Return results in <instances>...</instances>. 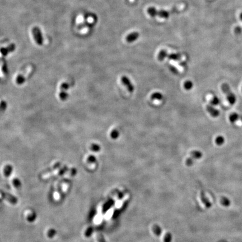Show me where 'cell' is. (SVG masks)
Instances as JSON below:
<instances>
[{
	"label": "cell",
	"instance_id": "6da1fadb",
	"mask_svg": "<svg viewBox=\"0 0 242 242\" xmlns=\"http://www.w3.org/2000/svg\"><path fill=\"white\" fill-rule=\"evenodd\" d=\"M222 90L224 91V93L227 95V96L228 98V100H229V102L230 104H234V103L236 102V96H234V95L232 93V91H230V89L227 84L224 83L222 85Z\"/></svg>",
	"mask_w": 242,
	"mask_h": 242
},
{
	"label": "cell",
	"instance_id": "7a4b0ae2",
	"mask_svg": "<svg viewBox=\"0 0 242 242\" xmlns=\"http://www.w3.org/2000/svg\"><path fill=\"white\" fill-rule=\"evenodd\" d=\"M121 82L123 85L125 86L128 91L130 92H133L134 91V86L131 82V80L126 76H123L121 78Z\"/></svg>",
	"mask_w": 242,
	"mask_h": 242
},
{
	"label": "cell",
	"instance_id": "3957f363",
	"mask_svg": "<svg viewBox=\"0 0 242 242\" xmlns=\"http://www.w3.org/2000/svg\"><path fill=\"white\" fill-rule=\"evenodd\" d=\"M139 37V34L137 32H133L128 34L126 37L127 42L128 43H132L135 41Z\"/></svg>",
	"mask_w": 242,
	"mask_h": 242
},
{
	"label": "cell",
	"instance_id": "277c9868",
	"mask_svg": "<svg viewBox=\"0 0 242 242\" xmlns=\"http://www.w3.org/2000/svg\"><path fill=\"white\" fill-rule=\"evenodd\" d=\"M206 109L207 110V111L209 112V113L211 115L212 117H216L217 116H219V113L218 110H216V109H215L211 105H208L206 106Z\"/></svg>",
	"mask_w": 242,
	"mask_h": 242
},
{
	"label": "cell",
	"instance_id": "5b68a950",
	"mask_svg": "<svg viewBox=\"0 0 242 242\" xmlns=\"http://www.w3.org/2000/svg\"><path fill=\"white\" fill-rule=\"evenodd\" d=\"M150 98L154 100H161L163 99V95L160 92H154L151 95Z\"/></svg>",
	"mask_w": 242,
	"mask_h": 242
},
{
	"label": "cell",
	"instance_id": "8992f818",
	"mask_svg": "<svg viewBox=\"0 0 242 242\" xmlns=\"http://www.w3.org/2000/svg\"><path fill=\"white\" fill-rule=\"evenodd\" d=\"M12 170V168L10 165H6L3 168V174L6 177H8L10 175Z\"/></svg>",
	"mask_w": 242,
	"mask_h": 242
},
{
	"label": "cell",
	"instance_id": "52a82bcc",
	"mask_svg": "<svg viewBox=\"0 0 242 242\" xmlns=\"http://www.w3.org/2000/svg\"><path fill=\"white\" fill-rule=\"evenodd\" d=\"M1 196L2 197H3L4 198H5L6 200H7L8 201H10V202L13 203V204H15L17 202V200L15 198L13 197V196L10 195V194H7L6 193H1Z\"/></svg>",
	"mask_w": 242,
	"mask_h": 242
},
{
	"label": "cell",
	"instance_id": "ba28073f",
	"mask_svg": "<svg viewBox=\"0 0 242 242\" xmlns=\"http://www.w3.org/2000/svg\"><path fill=\"white\" fill-rule=\"evenodd\" d=\"M120 136V132L117 129H113L110 133V136L113 140H117Z\"/></svg>",
	"mask_w": 242,
	"mask_h": 242
},
{
	"label": "cell",
	"instance_id": "9c48e42d",
	"mask_svg": "<svg viewBox=\"0 0 242 242\" xmlns=\"http://www.w3.org/2000/svg\"><path fill=\"white\" fill-rule=\"evenodd\" d=\"M191 157L193 159H199L202 157V154L200 151L194 150L191 153Z\"/></svg>",
	"mask_w": 242,
	"mask_h": 242
},
{
	"label": "cell",
	"instance_id": "30bf717a",
	"mask_svg": "<svg viewBox=\"0 0 242 242\" xmlns=\"http://www.w3.org/2000/svg\"><path fill=\"white\" fill-rule=\"evenodd\" d=\"M90 149L92 151V152L98 153V152H99V151H100L101 147L98 144L93 143V144H92L91 145H90Z\"/></svg>",
	"mask_w": 242,
	"mask_h": 242
},
{
	"label": "cell",
	"instance_id": "8fae6325",
	"mask_svg": "<svg viewBox=\"0 0 242 242\" xmlns=\"http://www.w3.org/2000/svg\"><path fill=\"white\" fill-rule=\"evenodd\" d=\"M166 57H168V53L165 50H161L158 56V59L160 61H163Z\"/></svg>",
	"mask_w": 242,
	"mask_h": 242
},
{
	"label": "cell",
	"instance_id": "7c38bea8",
	"mask_svg": "<svg viewBox=\"0 0 242 242\" xmlns=\"http://www.w3.org/2000/svg\"><path fill=\"white\" fill-rule=\"evenodd\" d=\"M158 15L160 17H164V18H167L169 17V12L166 11L164 10H160V11H157V13H156V16Z\"/></svg>",
	"mask_w": 242,
	"mask_h": 242
},
{
	"label": "cell",
	"instance_id": "4fadbf2b",
	"mask_svg": "<svg viewBox=\"0 0 242 242\" xmlns=\"http://www.w3.org/2000/svg\"><path fill=\"white\" fill-rule=\"evenodd\" d=\"M193 86V83H192L191 81L187 80L185 81L184 84H183V87L186 90H190Z\"/></svg>",
	"mask_w": 242,
	"mask_h": 242
},
{
	"label": "cell",
	"instance_id": "5bb4252c",
	"mask_svg": "<svg viewBox=\"0 0 242 242\" xmlns=\"http://www.w3.org/2000/svg\"><path fill=\"white\" fill-rule=\"evenodd\" d=\"M86 161L88 163H90V164L95 163L96 161V158L95 157V156H94L93 155H90L87 157L86 159Z\"/></svg>",
	"mask_w": 242,
	"mask_h": 242
},
{
	"label": "cell",
	"instance_id": "9a60e30c",
	"mask_svg": "<svg viewBox=\"0 0 242 242\" xmlns=\"http://www.w3.org/2000/svg\"><path fill=\"white\" fill-rule=\"evenodd\" d=\"M168 57L169 58V59L174 60V61H177L179 60L180 58V56L178 54H175V53H171L169 55H168Z\"/></svg>",
	"mask_w": 242,
	"mask_h": 242
},
{
	"label": "cell",
	"instance_id": "2e32d148",
	"mask_svg": "<svg viewBox=\"0 0 242 242\" xmlns=\"http://www.w3.org/2000/svg\"><path fill=\"white\" fill-rule=\"evenodd\" d=\"M148 12L151 16H155L156 12H157V9L153 7H151L148 8Z\"/></svg>",
	"mask_w": 242,
	"mask_h": 242
},
{
	"label": "cell",
	"instance_id": "e0dca14e",
	"mask_svg": "<svg viewBox=\"0 0 242 242\" xmlns=\"http://www.w3.org/2000/svg\"><path fill=\"white\" fill-rule=\"evenodd\" d=\"M210 101L212 104L217 105L219 103V100L215 96L212 95L210 99Z\"/></svg>",
	"mask_w": 242,
	"mask_h": 242
},
{
	"label": "cell",
	"instance_id": "ac0fdd59",
	"mask_svg": "<svg viewBox=\"0 0 242 242\" xmlns=\"http://www.w3.org/2000/svg\"><path fill=\"white\" fill-rule=\"evenodd\" d=\"M7 104L5 101L0 100V110H4L6 109Z\"/></svg>",
	"mask_w": 242,
	"mask_h": 242
},
{
	"label": "cell",
	"instance_id": "d6986e66",
	"mask_svg": "<svg viewBox=\"0 0 242 242\" xmlns=\"http://www.w3.org/2000/svg\"><path fill=\"white\" fill-rule=\"evenodd\" d=\"M193 163V159L191 157L190 158H187L185 161V164L188 166H191Z\"/></svg>",
	"mask_w": 242,
	"mask_h": 242
},
{
	"label": "cell",
	"instance_id": "ffe728a7",
	"mask_svg": "<svg viewBox=\"0 0 242 242\" xmlns=\"http://www.w3.org/2000/svg\"><path fill=\"white\" fill-rule=\"evenodd\" d=\"M13 184L15 187L19 188L20 187V185H21V183H20V182L19 179L16 178V179H14L13 180Z\"/></svg>",
	"mask_w": 242,
	"mask_h": 242
},
{
	"label": "cell",
	"instance_id": "44dd1931",
	"mask_svg": "<svg viewBox=\"0 0 242 242\" xmlns=\"http://www.w3.org/2000/svg\"><path fill=\"white\" fill-rule=\"evenodd\" d=\"M223 142H224V139L223 138L221 137H218L216 140V142L217 143V144L218 145L222 144L223 143Z\"/></svg>",
	"mask_w": 242,
	"mask_h": 242
},
{
	"label": "cell",
	"instance_id": "7402d4cb",
	"mask_svg": "<svg viewBox=\"0 0 242 242\" xmlns=\"http://www.w3.org/2000/svg\"><path fill=\"white\" fill-rule=\"evenodd\" d=\"M49 233H51L50 234H48V236L50 237H52L53 236L55 235V231L54 230H50L49 231Z\"/></svg>",
	"mask_w": 242,
	"mask_h": 242
},
{
	"label": "cell",
	"instance_id": "603a6c76",
	"mask_svg": "<svg viewBox=\"0 0 242 242\" xmlns=\"http://www.w3.org/2000/svg\"><path fill=\"white\" fill-rule=\"evenodd\" d=\"M170 70H171V71H172L173 72V73H174L175 74H178V70L177 69H176L175 67L171 66L170 67Z\"/></svg>",
	"mask_w": 242,
	"mask_h": 242
},
{
	"label": "cell",
	"instance_id": "cb8c5ba5",
	"mask_svg": "<svg viewBox=\"0 0 242 242\" xmlns=\"http://www.w3.org/2000/svg\"><path fill=\"white\" fill-rule=\"evenodd\" d=\"M240 18H241V19L242 20V12L241 13V15H240Z\"/></svg>",
	"mask_w": 242,
	"mask_h": 242
}]
</instances>
